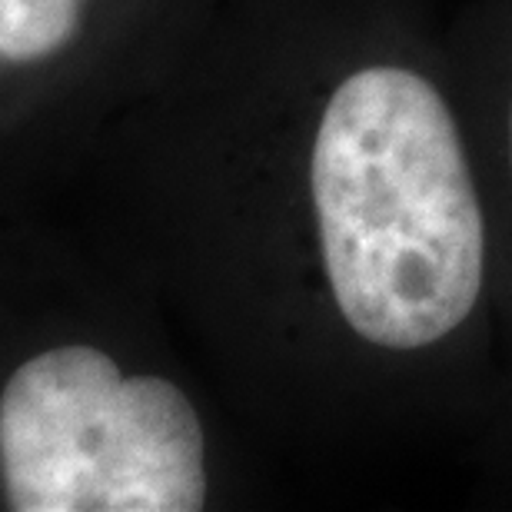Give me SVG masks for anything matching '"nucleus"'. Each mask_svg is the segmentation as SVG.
Returning <instances> with one entry per match:
<instances>
[{"label": "nucleus", "instance_id": "1", "mask_svg": "<svg viewBox=\"0 0 512 512\" xmlns=\"http://www.w3.org/2000/svg\"><path fill=\"white\" fill-rule=\"evenodd\" d=\"M310 180L326 276L363 340L419 350L473 313L483 210L456 120L423 77H346L316 130Z\"/></svg>", "mask_w": 512, "mask_h": 512}, {"label": "nucleus", "instance_id": "2", "mask_svg": "<svg viewBox=\"0 0 512 512\" xmlns=\"http://www.w3.org/2000/svg\"><path fill=\"white\" fill-rule=\"evenodd\" d=\"M0 479L17 512H197L203 429L173 383L57 346L0 393Z\"/></svg>", "mask_w": 512, "mask_h": 512}]
</instances>
